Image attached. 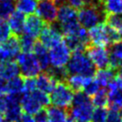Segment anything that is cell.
<instances>
[{"label": "cell", "instance_id": "1", "mask_svg": "<svg viewBox=\"0 0 122 122\" xmlns=\"http://www.w3.org/2000/svg\"><path fill=\"white\" fill-rule=\"evenodd\" d=\"M71 107V112L69 114L71 120L90 122L92 113L95 109L90 96L86 95L84 92H78L76 95H74Z\"/></svg>", "mask_w": 122, "mask_h": 122}, {"label": "cell", "instance_id": "2", "mask_svg": "<svg viewBox=\"0 0 122 122\" xmlns=\"http://www.w3.org/2000/svg\"><path fill=\"white\" fill-rule=\"evenodd\" d=\"M49 103L50 98L48 94L37 89L30 92H23L22 95L20 97V104L22 112L30 115H34Z\"/></svg>", "mask_w": 122, "mask_h": 122}, {"label": "cell", "instance_id": "3", "mask_svg": "<svg viewBox=\"0 0 122 122\" xmlns=\"http://www.w3.org/2000/svg\"><path fill=\"white\" fill-rule=\"evenodd\" d=\"M67 74L82 75L86 77H94L95 73V67L92 63L87 54L83 51L73 52L71 55L68 63L65 67Z\"/></svg>", "mask_w": 122, "mask_h": 122}, {"label": "cell", "instance_id": "4", "mask_svg": "<svg viewBox=\"0 0 122 122\" xmlns=\"http://www.w3.org/2000/svg\"><path fill=\"white\" fill-rule=\"evenodd\" d=\"M88 38L94 46L106 47L117 41H119L121 37L107 24L100 23L89 29Z\"/></svg>", "mask_w": 122, "mask_h": 122}, {"label": "cell", "instance_id": "5", "mask_svg": "<svg viewBox=\"0 0 122 122\" xmlns=\"http://www.w3.org/2000/svg\"><path fill=\"white\" fill-rule=\"evenodd\" d=\"M105 18V12L95 2L79 9L78 13V23L85 29H91L102 23Z\"/></svg>", "mask_w": 122, "mask_h": 122}, {"label": "cell", "instance_id": "6", "mask_svg": "<svg viewBox=\"0 0 122 122\" xmlns=\"http://www.w3.org/2000/svg\"><path fill=\"white\" fill-rule=\"evenodd\" d=\"M56 20L60 26V30L64 36L70 34L80 26L78 20V13L70 5L62 4L58 8Z\"/></svg>", "mask_w": 122, "mask_h": 122}, {"label": "cell", "instance_id": "7", "mask_svg": "<svg viewBox=\"0 0 122 122\" xmlns=\"http://www.w3.org/2000/svg\"><path fill=\"white\" fill-rule=\"evenodd\" d=\"M74 90L63 80H58L54 85L53 90L50 93V102L54 106L60 108L67 109L71 107L73 98H74Z\"/></svg>", "mask_w": 122, "mask_h": 122}, {"label": "cell", "instance_id": "8", "mask_svg": "<svg viewBox=\"0 0 122 122\" xmlns=\"http://www.w3.org/2000/svg\"><path fill=\"white\" fill-rule=\"evenodd\" d=\"M17 64L19 71L25 78H35L40 74L42 68L40 63L32 52L19 54L17 55Z\"/></svg>", "mask_w": 122, "mask_h": 122}, {"label": "cell", "instance_id": "9", "mask_svg": "<svg viewBox=\"0 0 122 122\" xmlns=\"http://www.w3.org/2000/svg\"><path fill=\"white\" fill-rule=\"evenodd\" d=\"M49 54V64L53 70L65 69L71 58V51L65 41H61L48 50Z\"/></svg>", "mask_w": 122, "mask_h": 122}, {"label": "cell", "instance_id": "10", "mask_svg": "<svg viewBox=\"0 0 122 122\" xmlns=\"http://www.w3.org/2000/svg\"><path fill=\"white\" fill-rule=\"evenodd\" d=\"M65 43L67 44L71 52L83 51L86 48L89 38L86 29L79 26L78 29L65 36Z\"/></svg>", "mask_w": 122, "mask_h": 122}, {"label": "cell", "instance_id": "11", "mask_svg": "<svg viewBox=\"0 0 122 122\" xmlns=\"http://www.w3.org/2000/svg\"><path fill=\"white\" fill-rule=\"evenodd\" d=\"M108 104L111 109L122 111V80L119 77H114L109 83Z\"/></svg>", "mask_w": 122, "mask_h": 122}, {"label": "cell", "instance_id": "12", "mask_svg": "<svg viewBox=\"0 0 122 122\" xmlns=\"http://www.w3.org/2000/svg\"><path fill=\"white\" fill-rule=\"evenodd\" d=\"M86 54L95 68L103 69L110 66V54L105 47L97 46H90Z\"/></svg>", "mask_w": 122, "mask_h": 122}, {"label": "cell", "instance_id": "13", "mask_svg": "<svg viewBox=\"0 0 122 122\" xmlns=\"http://www.w3.org/2000/svg\"><path fill=\"white\" fill-rule=\"evenodd\" d=\"M36 13L43 21L52 23L57 18L58 7L53 0H41L37 5Z\"/></svg>", "mask_w": 122, "mask_h": 122}, {"label": "cell", "instance_id": "14", "mask_svg": "<svg viewBox=\"0 0 122 122\" xmlns=\"http://www.w3.org/2000/svg\"><path fill=\"white\" fill-rule=\"evenodd\" d=\"M38 37L40 43L48 49L63 40L62 33L54 26H45Z\"/></svg>", "mask_w": 122, "mask_h": 122}, {"label": "cell", "instance_id": "15", "mask_svg": "<svg viewBox=\"0 0 122 122\" xmlns=\"http://www.w3.org/2000/svg\"><path fill=\"white\" fill-rule=\"evenodd\" d=\"M44 27V21L41 20L40 18L37 15L30 14V15H29V17L25 18L22 33L36 38L39 36Z\"/></svg>", "mask_w": 122, "mask_h": 122}, {"label": "cell", "instance_id": "16", "mask_svg": "<svg viewBox=\"0 0 122 122\" xmlns=\"http://www.w3.org/2000/svg\"><path fill=\"white\" fill-rule=\"evenodd\" d=\"M6 95L8 104H7L6 111L5 112L4 116L5 119H9L11 121L17 122L22 113V110L20 108V97L19 95Z\"/></svg>", "mask_w": 122, "mask_h": 122}, {"label": "cell", "instance_id": "17", "mask_svg": "<svg viewBox=\"0 0 122 122\" xmlns=\"http://www.w3.org/2000/svg\"><path fill=\"white\" fill-rule=\"evenodd\" d=\"M58 80L50 72H45L35 77L36 88L46 94H50Z\"/></svg>", "mask_w": 122, "mask_h": 122}, {"label": "cell", "instance_id": "18", "mask_svg": "<svg viewBox=\"0 0 122 122\" xmlns=\"http://www.w3.org/2000/svg\"><path fill=\"white\" fill-rule=\"evenodd\" d=\"M47 122H71L69 112L63 108L52 106L46 110Z\"/></svg>", "mask_w": 122, "mask_h": 122}, {"label": "cell", "instance_id": "19", "mask_svg": "<svg viewBox=\"0 0 122 122\" xmlns=\"http://www.w3.org/2000/svg\"><path fill=\"white\" fill-rule=\"evenodd\" d=\"M7 19H8L7 23L9 25L11 31L15 35L22 34L24 22H25V15L18 11L17 12L14 11Z\"/></svg>", "mask_w": 122, "mask_h": 122}, {"label": "cell", "instance_id": "20", "mask_svg": "<svg viewBox=\"0 0 122 122\" xmlns=\"http://www.w3.org/2000/svg\"><path fill=\"white\" fill-rule=\"evenodd\" d=\"M109 54L110 67L113 70L122 67V41H117L113 43Z\"/></svg>", "mask_w": 122, "mask_h": 122}, {"label": "cell", "instance_id": "21", "mask_svg": "<svg viewBox=\"0 0 122 122\" xmlns=\"http://www.w3.org/2000/svg\"><path fill=\"white\" fill-rule=\"evenodd\" d=\"M93 77H86L82 75L72 74L69 77H66L67 84L71 86L73 90L76 91H83L85 86L88 84V82L91 80Z\"/></svg>", "mask_w": 122, "mask_h": 122}, {"label": "cell", "instance_id": "22", "mask_svg": "<svg viewBox=\"0 0 122 122\" xmlns=\"http://www.w3.org/2000/svg\"><path fill=\"white\" fill-rule=\"evenodd\" d=\"M33 54L36 55L42 70H47L49 68V54H48V48L46 47L44 45L41 43H36L33 49Z\"/></svg>", "mask_w": 122, "mask_h": 122}, {"label": "cell", "instance_id": "23", "mask_svg": "<svg viewBox=\"0 0 122 122\" xmlns=\"http://www.w3.org/2000/svg\"><path fill=\"white\" fill-rule=\"evenodd\" d=\"M115 77L114 70L112 68H103L99 69V71L95 73V80L100 86V87H105L112 81V79Z\"/></svg>", "mask_w": 122, "mask_h": 122}, {"label": "cell", "instance_id": "24", "mask_svg": "<svg viewBox=\"0 0 122 122\" xmlns=\"http://www.w3.org/2000/svg\"><path fill=\"white\" fill-rule=\"evenodd\" d=\"M19 73H20V71H19L17 62L12 60L3 62L1 71H0V77L8 80L14 77L19 76Z\"/></svg>", "mask_w": 122, "mask_h": 122}, {"label": "cell", "instance_id": "25", "mask_svg": "<svg viewBox=\"0 0 122 122\" xmlns=\"http://www.w3.org/2000/svg\"><path fill=\"white\" fill-rule=\"evenodd\" d=\"M37 0H15V8L24 15H30L36 13Z\"/></svg>", "mask_w": 122, "mask_h": 122}, {"label": "cell", "instance_id": "26", "mask_svg": "<svg viewBox=\"0 0 122 122\" xmlns=\"http://www.w3.org/2000/svg\"><path fill=\"white\" fill-rule=\"evenodd\" d=\"M24 91V80L17 76L8 79L6 85V95H20Z\"/></svg>", "mask_w": 122, "mask_h": 122}, {"label": "cell", "instance_id": "27", "mask_svg": "<svg viewBox=\"0 0 122 122\" xmlns=\"http://www.w3.org/2000/svg\"><path fill=\"white\" fill-rule=\"evenodd\" d=\"M103 4L105 14L109 15H122V0H108Z\"/></svg>", "mask_w": 122, "mask_h": 122}, {"label": "cell", "instance_id": "28", "mask_svg": "<svg viewBox=\"0 0 122 122\" xmlns=\"http://www.w3.org/2000/svg\"><path fill=\"white\" fill-rule=\"evenodd\" d=\"M92 103L95 107H106L108 105V93L104 88H100L94 95H92Z\"/></svg>", "mask_w": 122, "mask_h": 122}, {"label": "cell", "instance_id": "29", "mask_svg": "<svg viewBox=\"0 0 122 122\" xmlns=\"http://www.w3.org/2000/svg\"><path fill=\"white\" fill-rule=\"evenodd\" d=\"M15 11V0H0V18L7 19Z\"/></svg>", "mask_w": 122, "mask_h": 122}, {"label": "cell", "instance_id": "30", "mask_svg": "<svg viewBox=\"0 0 122 122\" xmlns=\"http://www.w3.org/2000/svg\"><path fill=\"white\" fill-rule=\"evenodd\" d=\"M36 38L32 37L30 36L23 34L19 39V44H20V50L24 53H29L32 52L34 49V46L36 45Z\"/></svg>", "mask_w": 122, "mask_h": 122}, {"label": "cell", "instance_id": "31", "mask_svg": "<svg viewBox=\"0 0 122 122\" xmlns=\"http://www.w3.org/2000/svg\"><path fill=\"white\" fill-rule=\"evenodd\" d=\"M107 25L122 37V15H109Z\"/></svg>", "mask_w": 122, "mask_h": 122}, {"label": "cell", "instance_id": "32", "mask_svg": "<svg viewBox=\"0 0 122 122\" xmlns=\"http://www.w3.org/2000/svg\"><path fill=\"white\" fill-rule=\"evenodd\" d=\"M108 110L105 107H95L92 113L90 122H107Z\"/></svg>", "mask_w": 122, "mask_h": 122}, {"label": "cell", "instance_id": "33", "mask_svg": "<svg viewBox=\"0 0 122 122\" xmlns=\"http://www.w3.org/2000/svg\"><path fill=\"white\" fill-rule=\"evenodd\" d=\"M11 34L12 31L5 19L0 18V44L8 40L11 37Z\"/></svg>", "mask_w": 122, "mask_h": 122}, {"label": "cell", "instance_id": "34", "mask_svg": "<svg viewBox=\"0 0 122 122\" xmlns=\"http://www.w3.org/2000/svg\"><path fill=\"white\" fill-rule=\"evenodd\" d=\"M100 88H102V87H100V86L97 84V82L95 81L94 77H93V78L88 82V84L86 86L85 88L83 89V92L85 93L86 95H87L88 96H92V95H95Z\"/></svg>", "mask_w": 122, "mask_h": 122}, {"label": "cell", "instance_id": "35", "mask_svg": "<svg viewBox=\"0 0 122 122\" xmlns=\"http://www.w3.org/2000/svg\"><path fill=\"white\" fill-rule=\"evenodd\" d=\"M107 122H122V111L113 109L108 111Z\"/></svg>", "mask_w": 122, "mask_h": 122}, {"label": "cell", "instance_id": "36", "mask_svg": "<svg viewBox=\"0 0 122 122\" xmlns=\"http://www.w3.org/2000/svg\"><path fill=\"white\" fill-rule=\"evenodd\" d=\"M69 2V5L74 9H81L86 5L93 3V0H67Z\"/></svg>", "mask_w": 122, "mask_h": 122}, {"label": "cell", "instance_id": "37", "mask_svg": "<svg viewBox=\"0 0 122 122\" xmlns=\"http://www.w3.org/2000/svg\"><path fill=\"white\" fill-rule=\"evenodd\" d=\"M8 101H7V95L4 94H0V117H3L5 112L6 111Z\"/></svg>", "mask_w": 122, "mask_h": 122}, {"label": "cell", "instance_id": "38", "mask_svg": "<svg viewBox=\"0 0 122 122\" xmlns=\"http://www.w3.org/2000/svg\"><path fill=\"white\" fill-rule=\"evenodd\" d=\"M33 117H34L35 122H47L46 111H45L44 109H42L39 112H37V113H35Z\"/></svg>", "mask_w": 122, "mask_h": 122}, {"label": "cell", "instance_id": "39", "mask_svg": "<svg viewBox=\"0 0 122 122\" xmlns=\"http://www.w3.org/2000/svg\"><path fill=\"white\" fill-rule=\"evenodd\" d=\"M17 122H35L33 115L28 114V113H21L20 119Z\"/></svg>", "mask_w": 122, "mask_h": 122}, {"label": "cell", "instance_id": "40", "mask_svg": "<svg viewBox=\"0 0 122 122\" xmlns=\"http://www.w3.org/2000/svg\"><path fill=\"white\" fill-rule=\"evenodd\" d=\"M65 1H67V0H54V2L55 4H61V5H62Z\"/></svg>", "mask_w": 122, "mask_h": 122}, {"label": "cell", "instance_id": "41", "mask_svg": "<svg viewBox=\"0 0 122 122\" xmlns=\"http://www.w3.org/2000/svg\"><path fill=\"white\" fill-rule=\"evenodd\" d=\"M119 77L120 78H121L122 80V67H120V69H119Z\"/></svg>", "mask_w": 122, "mask_h": 122}, {"label": "cell", "instance_id": "42", "mask_svg": "<svg viewBox=\"0 0 122 122\" xmlns=\"http://www.w3.org/2000/svg\"><path fill=\"white\" fill-rule=\"evenodd\" d=\"M2 64H3V62L0 61V71H1V68H2Z\"/></svg>", "mask_w": 122, "mask_h": 122}, {"label": "cell", "instance_id": "43", "mask_svg": "<svg viewBox=\"0 0 122 122\" xmlns=\"http://www.w3.org/2000/svg\"><path fill=\"white\" fill-rule=\"evenodd\" d=\"M100 1H102V2H103V3H104V2H106V1H108V0H100Z\"/></svg>", "mask_w": 122, "mask_h": 122}]
</instances>
